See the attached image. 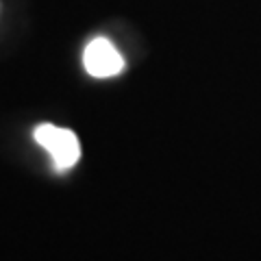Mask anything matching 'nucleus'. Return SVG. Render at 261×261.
<instances>
[{"mask_svg": "<svg viewBox=\"0 0 261 261\" xmlns=\"http://www.w3.org/2000/svg\"><path fill=\"white\" fill-rule=\"evenodd\" d=\"M35 140L44 150L53 157L57 172L74 168L81 159V144L79 137L70 128H61L55 124H39L35 128Z\"/></svg>", "mask_w": 261, "mask_h": 261, "instance_id": "1", "label": "nucleus"}, {"mask_svg": "<svg viewBox=\"0 0 261 261\" xmlns=\"http://www.w3.org/2000/svg\"><path fill=\"white\" fill-rule=\"evenodd\" d=\"M83 65H85L87 74H92L96 79H109V76H116L122 72V68H124V59H122L118 48L113 46L109 39L96 37L85 48Z\"/></svg>", "mask_w": 261, "mask_h": 261, "instance_id": "2", "label": "nucleus"}]
</instances>
